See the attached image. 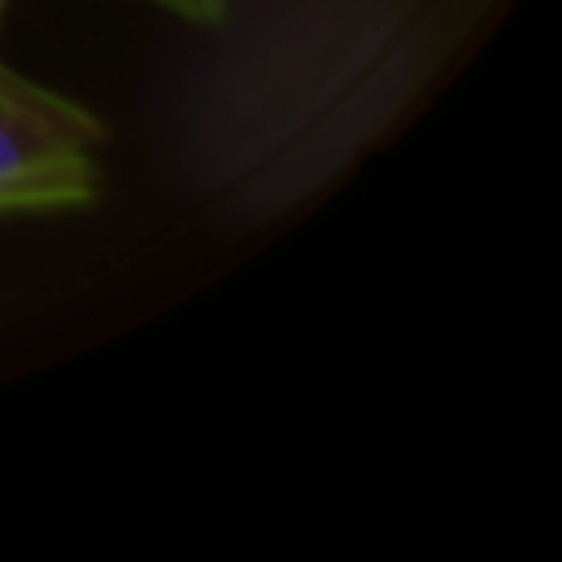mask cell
<instances>
[{
	"label": "cell",
	"instance_id": "6da1fadb",
	"mask_svg": "<svg viewBox=\"0 0 562 562\" xmlns=\"http://www.w3.org/2000/svg\"><path fill=\"white\" fill-rule=\"evenodd\" d=\"M104 124L85 104L0 65V217L69 213L99 193Z\"/></svg>",
	"mask_w": 562,
	"mask_h": 562
},
{
	"label": "cell",
	"instance_id": "7a4b0ae2",
	"mask_svg": "<svg viewBox=\"0 0 562 562\" xmlns=\"http://www.w3.org/2000/svg\"><path fill=\"white\" fill-rule=\"evenodd\" d=\"M154 5H164V10H173V15L207 25V20H223L227 15V5H233V0H154Z\"/></svg>",
	"mask_w": 562,
	"mask_h": 562
},
{
	"label": "cell",
	"instance_id": "3957f363",
	"mask_svg": "<svg viewBox=\"0 0 562 562\" xmlns=\"http://www.w3.org/2000/svg\"><path fill=\"white\" fill-rule=\"evenodd\" d=\"M0 10H5V0H0Z\"/></svg>",
	"mask_w": 562,
	"mask_h": 562
}]
</instances>
